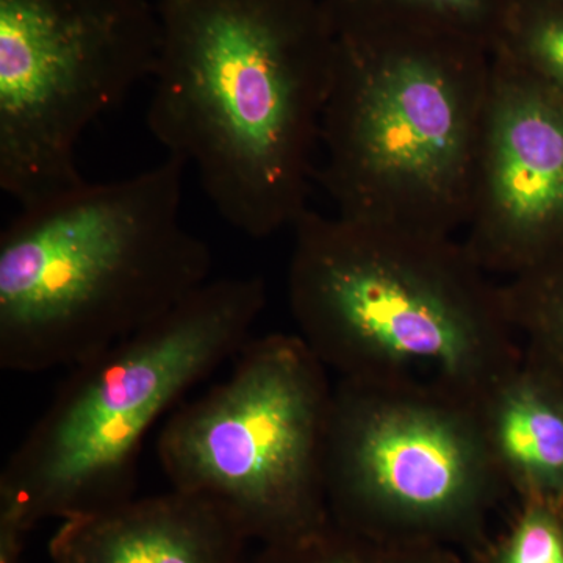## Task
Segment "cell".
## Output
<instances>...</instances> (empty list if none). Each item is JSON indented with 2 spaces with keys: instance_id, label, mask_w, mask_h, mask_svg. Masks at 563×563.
Segmentation results:
<instances>
[{
  "instance_id": "cell-12",
  "label": "cell",
  "mask_w": 563,
  "mask_h": 563,
  "mask_svg": "<svg viewBox=\"0 0 563 563\" xmlns=\"http://www.w3.org/2000/svg\"><path fill=\"white\" fill-rule=\"evenodd\" d=\"M336 35L379 31L448 33L493 52L515 0H322Z\"/></svg>"
},
{
  "instance_id": "cell-3",
  "label": "cell",
  "mask_w": 563,
  "mask_h": 563,
  "mask_svg": "<svg viewBox=\"0 0 563 563\" xmlns=\"http://www.w3.org/2000/svg\"><path fill=\"white\" fill-rule=\"evenodd\" d=\"M187 166L84 184L21 207L0 235V366L74 368L210 282L209 244L181 222Z\"/></svg>"
},
{
  "instance_id": "cell-8",
  "label": "cell",
  "mask_w": 563,
  "mask_h": 563,
  "mask_svg": "<svg viewBox=\"0 0 563 563\" xmlns=\"http://www.w3.org/2000/svg\"><path fill=\"white\" fill-rule=\"evenodd\" d=\"M154 0H0V188L27 207L85 179V132L152 79Z\"/></svg>"
},
{
  "instance_id": "cell-11",
  "label": "cell",
  "mask_w": 563,
  "mask_h": 563,
  "mask_svg": "<svg viewBox=\"0 0 563 563\" xmlns=\"http://www.w3.org/2000/svg\"><path fill=\"white\" fill-rule=\"evenodd\" d=\"M476 410L509 495L563 504V385L553 374L521 351Z\"/></svg>"
},
{
  "instance_id": "cell-18",
  "label": "cell",
  "mask_w": 563,
  "mask_h": 563,
  "mask_svg": "<svg viewBox=\"0 0 563 563\" xmlns=\"http://www.w3.org/2000/svg\"><path fill=\"white\" fill-rule=\"evenodd\" d=\"M543 2L553 3V5L563 7V0H543Z\"/></svg>"
},
{
  "instance_id": "cell-2",
  "label": "cell",
  "mask_w": 563,
  "mask_h": 563,
  "mask_svg": "<svg viewBox=\"0 0 563 563\" xmlns=\"http://www.w3.org/2000/svg\"><path fill=\"white\" fill-rule=\"evenodd\" d=\"M291 229V314L336 379L412 385L477 404L520 361L503 285L462 240L312 210Z\"/></svg>"
},
{
  "instance_id": "cell-17",
  "label": "cell",
  "mask_w": 563,
  "mask_h": 563,
  "mask_svg": "<svg viewBox=\"0 0 563 563\" xmlns=\"http://www.w3.org/2000/svg\"><path fill=\"white\" fill-rule=\"evenodd\" d=\"M27 532L9 514L0 512V563H22Z\"/></svg>"
},
{
  "instance_id": "cell-9",
  "label": "cell",
  "mask_w": 563,
  "mask_h": 563,
  "mask_svg": "<svg viewBox=\"0 0 563 563\" xmlns=\"http://www.w3.org/2000/svg\"><path fill=\"white\" fill-rule=\"evenodd\" d=\"M462 243L509 277L563 244V91L498 51Z\"/></svg>"
},
{
  "instance_id": "cell-5",
  "label": "cell",
  "mask_w": 563,
  "mask_h": 563,
  "mask_svg": "<svg viewBox=\"0 0 563 563\" xmlns=\"http://www.w3.org/2000/svg\"><path fill=\"white\" fill-rule=\"evenodd\" d=\"M266 303L257 276L207 282L73 374L11 455L0 512L32 531L133 498L141 448L181 396L233 361Z\"/></svg>"
},
{
  "instance_id": "cell-13",
  "label": "cell",
  "mask_w": 563,
  "mask_h": 563,
  "mask_svg": "<svg viewBox=\"0 0 563 563\" xmlns=\"http://www.w3.org/2000/svg\"><path fill=\"white\" fill-rule=\"evenodd\" d=\"M501 285L521 351L563 385V244Z\"/></svg>"
},
{
  "instance_id": "cell-6",
  "label": "cell",
  "mask_w": 563,
  "mask_h": 563,
  "mask_svg": "<svg viewBox=\"0 0 563 563\" xmlns=\"http://www.w3.org/2000/svg\"><path fill=\"white\" fill-rule=\"evenodd\" d=\"M231 374L158 437L173 488L222 507L247 539L279 543L331 520L325 453L333 385L299 335L251 339Z\"/></svg>"
},
{
  "instance_id": "cell-7",
  "label": "cell",
  "mask_w": 563,
  "mask_h": 563,
  "mask_svg": "<svg viewBox=\"0 0 563 563\" xmlns=\"http://www.w3.org/2000/svg\"><path fill=\"white\" fill-rule=\"evenodd\" d=\"M325 492L351 531L472 554L509 495L476 404L412 385L336 379Z\"/></svg>"
},
{
  "instance_id": "cell-4",
  "label": "cell",
  "mask_w": 563,
  "mask_h": 563,
  "mask_svg": "<svg viewBox=\"0 0 563 563\" xmlns=\"http://www.w3.org/2000/svg\"><path fill=\"white\" fill-rule=\"evenodd\" d=\"M492 51L448 33L336 35L317 179L336 217L455 236L472 203Z\"/></svg>"
},
{
  "instance_id": "cell-10",
  "label": "cell",
  "mask_w": 563,
  "mask_h": 563,
  "mask_svg": "<svg viewBox=\"0 0 563 563\" xmlns=\"http://www.w3.org/2000/svg\"><path fill=\"white\" fill-rule=\"evenodd\" d=\"M250 542L218 504L172 488L62 520L49 558L51 563H246Z\"/></svg>"
},
{
  "instance_id": "cell-1",
  "label": "cell",
  "mask_w": 563,
  "mask_h": 563,
  "mask_svg": "<svg viewBox=\"0 0 563 563\" xmlns=\"http://www.w3.org/2000/svg\"><path fill=\"white\" fill-rule=\"evenodd\" d=\"M147 128L231 228L268 239L309 210L336 33L322 0H154Z\"/></svg>"
},
{
  "instance_id": "cell-16",
  "label": "cell",
  "mask_w": 563,
  "mask_h": 563,
  "mask_svg": "<svg viewBox=\"0 0 563 563\" xmlns=\"http://www.w3.org/2000/svg\"><path fill=\"white\" fill-rule=\"evenodd\" d=\"M468 563H563V504L525 499L498 536L468 554Z\"/></svg>"
},
{
  "instance_id": "cell-14",
  "label": "cell",
  "mask_w": 563,
  "mask_h": 563,
  "mask_svg": "<svg viewBox=\"0 0 563 563\" xmlns=\"http://www.w3.org/2000/svg\"><path fill=\"white\" fill-rule=\"evenodd\" d=\"M246 563H468L461 551L439 544L377 539L329 520L285 542L261 544Z\"/></svg>"
},
{
  "instance_id": "cell-15",
  "label": "cell",
  "mask_w": 563,
  "mask_h": 563,
  "mask_svg": "<svg viewBox=\"0 0 563 563\" xmlns=\"http://www.w3.org/2000/svg\"><path fill=\"white\" fill-rule=\"evenodd\" d=\"M563 91V7L515 0L495 49Z\"/></svg>"
}]
</instances>
